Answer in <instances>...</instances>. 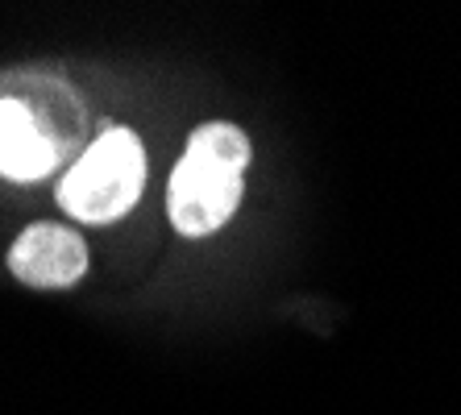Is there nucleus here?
<instances>
[{
    "instance_id": "1",
    "label": "nucleus",
    "mask_w": 461,
    "mask_h": 415,
    "mask_svg": "<svg viewBox=\"0 0 461 415\" xmlns=\"http://www.w3.org/2000/svg\"><path fill=\"white\" fill-rule=\"evenodd\" d=\"M249 158L254 146L246 129L229 121H208L187 138V149L175 162L167 187V216L183 237H212L233 221L246 192Z\"/></svg>"
},
{
    "instance_id": "2",
    "label": "nucleus",
    "mask_w": 461,
    "mask_h": 415,
    "mask_svg": "<svg viewBox=\"0 0 461 415\" xmlns=\"http://www.w3.org/2000/svg\"><path fill=\"white\" fill-rule=\"evenodd\" d=\"M84 108L67 84L9 75L0 79V175L38 183L67 158L79 138Z\"/></svg>"
},
{
    "instance_id": "3",
    "label": "nucleus",
    "mask_w": 461,
    "mask_h": 415,
    "mask_svg": "<svg viewBox=\"0 0 461 415\" xmlns=\"http://www.w3.org/2000/svg\"><path fill=\"white\" fill-rule=\"evenodd\" d=\"M146 187V149L133 129H104L79 162L59 179L54 200L84 224H113L141 200Z\"/></svg>"
},
{
    "instance_id": "4",
    "label": "nucleus",
    "mask_w": 461,
    "mask_h": 415,
    "mask_svg": "<svg viewBox=\"0 0 461 415\" xmlns=\"http://www.w3.org/2000/svg\"><path fill=\"white\" fill-rule=\"evenodd\" d=\"M9 270L17 283L38 291H63L76 287L87 275V245L76 229L54 221H38L17 233L9 249Z\"/></svg>"
}]
</instances>
